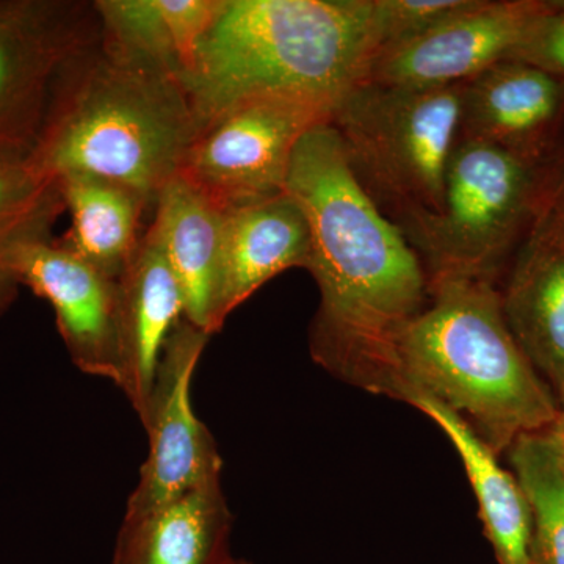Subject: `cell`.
Returning a JSON list of instances; mask_svg holds the SVG:
<instances>
[{
	"label": "cell",
	"mask_w": 564,
	"mask_h": 564,
	"mask_svg": "<svg viewBox=\"0 0 564 564\" xmlns=\"http://www.w3.org/2000/svg\"><path fill=\"white\" fill-rule=\"evenodd\" d=\"M285 193L310 225L306 270L321 293L311 358L344 383L399 400L400 343L430 302L421 258L359 187L329 122L300 140Z\"/></svg>",
	"instance_id": "1"
},
{
	"label": "cell",
	"mask_w": 564,
	"mask_h": 564,
	"mask_svg": "<svg viewBox=\"0 0 564 564\" xmlns=\"http://www.w3.org/2000/svg\"><path fill=\"white\" fill-rule=\"evenodd\" d=\"M377 52L372 0H225L181 82L199 132L261 99L333 115Z\"/></svg>",
	"instance_id": "2"
},
{
	"label": "cell",
	"mask_w": 564,
	"mask_h": 564,
	"mask_svg": "<svg viewBox=\"0 0 564 564\" xmlns=\"http://www.w3.org/2000/svg\"><path fill=\"white\" fill-rule=\"evenodd\" d=\"M400 402L415 393L454 411L496 454L558 423L554 391L508 328L500 291L484 281L430 288L399 348Z\"/></svg>",
	"instance_id": "3"
},
{
	"label": "cell",
	"mask_w": 564,
	"mask_h": 564,
	"mask_svg": "<svg viewBox=\"0 0 564 564\" xmlns=\"http://www.w3.org/2000/svg\"><path fill=\"white\" fill-rule=\"evenodd\" d=\"M199 128L180 76L101 41L31 159L61 180L91 174L155 206Z\"/></svg>",
	"instance_id": "4"
},
{
	"label": "cell",
	"mask_w": 564,
	"mask_h": 564,
	"mask_svg": "<svg viewBox=\"0 0 564 564\" xmlns=\"http://www.w3.org/2000/svg\"><path fill=\"white\" fill-rule=\"evenodd\" d=\"M463 84L400 88L361 82L332 120L348 169L370 202L400 229L436 214L459 141Z\"/></svg>",
	"instance_id": "5"
},
{
	"label": "cell",
	"mask_w": 564,
	"mask_h": 564,
	"mask_svg": "<svg viewBox=\"0 0 564 564\" xmlns=\"http://www.w3.org/2000/svg\"><path fill=\"white\" fill-rule=\"evenodd\" d=\"M552 162L459 139L440 210L402 232L421 258L430 288L444 281L497 285L532 231Z\"/></svg>",
	"instance_id": "6"
},
{
	"label": "cell",
	"mask_w": 564,
	"mask_h": 564,
	"mask_svg": "<svg viewBox=\"0 0 564 564\" xmlns=\"http://www.w3.org/2000/svg\"><path fill=\"white\" fill-rule=\"evenodd\" d=\"M93 2L0 0V162H29L101 46Z\"/></svg>",
	"instance_id": "7"
},
{
	"label": "cell",
	"mask_w": 564,
	"mask_h": 564,
	"mask_svg": "<svg viewBox=\"0 0 564 564\" xmlns=\"http://www.w3.org/2000/svg\"><path fill=\"white\" fill-rule=\"evenodd\" d=\"M332 113L289 99H261L226 111L198 133L180 176L223 212L285 193L300 140Z\"/></svg>",
	"instance_id": "8"
},
{
	"label": "cell",
	"mask_w": 564,
	"mask_h": 564,
	"mask_svg": "<svg viewBox=\"0 0 564 564\" xmlns=\"http://www.w3.org/2000/svg\"><path fill=\"white\" fill-rule=\"evenodd\" d=\"M212 336L182 318L163 345L150 406L141 422L148 455L122 518H139L223 478L217 441L195 413L192 383Z\"/></svg>",
	"instance_id": "9"
},
{
	"label": "cell",
	"mask_w": 564,
	"mask_h": 564,
	"mask_svg": "<svg viewBox=\"0 0 564 564\" xmlns=\"http://www.w3.org/2000/svg\"><path fill=\"white\" fill-rule=\"evenodd\" d=\"M549 0H467L419 35L375 54L364 82L400 88L464 84L510 61L530 22Z\"/></svg>",
	"instance_id": "10"
},
{
	"label": "cell",
	"mask_w": 564,
	"mask_h": 564,
	"mask_svg": "<svg viewBox=\"0 0 564 564\" xmlns=\"http://www.w3.org/2000/svg\"><path fill=\"white\" fill-rule=\"evenodd\" d=\"M0 263L51 304L74 366L117 386V280L54 240L21 245Z\"/></svg>",
	"instance_id": "11"
},
{
	"label": "cell",
	"mask_w": 564,
	"mask_h": 564,
	"mask_svg": "<svg viewBox=\"0 0 564 564\" xmlns=\"http://www.w3.org/2000/svg\"><path fill=\"white\" fill-rule=\"evenodd\" d=\"M459 139L536 163L564 150V79L530 63L503 61L463 84Z\"/></svg>",
	"instance_id": "12"
},
{
	"label": "cell",
	"mask_w": 564,
	"mask_h": 564,
	"mask_svg": "<svg viewBox=\"0 0 564 564\" xmlns=\"http://www.w3.org/2000/svg\"><path fill=\"white\" fill-rule=\"evenodd\" d=\"M118 388L140 423L147 417L163 345L184 318L180 281L148 228L117 280Z\"/></svg>",
	"instance_id": "13"
},
{
	"label": "cell",
	"mask_w": 564,
	"mask_h": 564,
	"mask_svg": "<svg viewBox=\"0 0 564 564\" xmlns=\"http://www.w3.org/2000/svg\"><path fill=\"white\" fill-rule=\"evenodd\" d=\"M310 256V225L302 207L288 193L226 212L212 336L274 276L285 270H306Z\"/></svg>",
	"instance_id": "14"
},
{
	"label": "cell",
	"mask_w": 564,
	"mask_h": 564,
	"mask_svg": "<svg viewBox=\"0 0 564 564\" xmlns=\"http://www.w3.org/2000/svg\"><path fill=\"white\" fill-rule=\"evenodd\" d=\"M223 478L139 518H122L111 564H239Z\"/></svg>",
	"instance_id": "15"
},
{
	"label": "cell",
	"mask_w": 564,
	"mask_h": 564,
	"mask_svg": "<svg viewBox=\"0 0 564 564\" xmlns=\"http://www.w3.org/2000/svg\"><path fill=\"white\" fill-rule=\"evenodd\" d=\"M508 328L536 372L564 400V245L529 234L500 291Z\"/></svg>",
	"instance_id": "16"
},
{
	"label": "cell",
	"mask_w": 564,
	"mask_h": 564,
	"mask_svg": "<svg viewBox=\"0 0 564 564\" xmlns=\"http://www.w3.org/2000/svg\"><path fill=\"white\" fill-rule=\"evenodd\" d=\"M225 214L177 174L158 196L151 228L184 293V318L210 334Z\"/></svg>",
	"instance_id": "17"
},
{
	"label": "cell",
	"mask_w": 564,
	"mask_h": 564,
	"mask_svg": "<svg viewBox=\"0 0 564 564\" xmlns=\"http://www.w3.org/2000/svg\"><path fill=\"white\" fill-rule=\"evenodd\" d=\"M432 419L454 444L478 503L486 538L499 564H533V518L521 485L503 469L463 417L430 397L415 393L406 402Z\"/></svg>",
	"instance_id": "18"
},
{
	"label": "cell",
	"mask_w": 564,
	"mask_h": 564,
	"mask_svg": "<svg viewBox=\"0 0 564 564\" xmlns=\"http://www.w3.org/2000/svg\"><path fill=\"white\" fill-rule=\"evenodd\" d=\"M58 181L70 214V229L61 243L118 280L143 239L141 220L151 204L131 188L91 174H66Z\"/></svg>",
	"instance_id": "19"
},
{
	"label": "cell",
	"mask_w": 564,
	"mask_h": 564,
	"mask_svg": "<svg viewBox=\"0 0 564 564\" xmlns=\"http://www.w3.org/2000/svg\"><path fill=\"white\" fill-rule=\"evenodd\" d=\"M533 518V564H564V436L556 429L524 434L507 451Z\"/></svg>",
	"instance_id": "20"
},
{
	"label": "cell",
	"mask_w": 564,
	"mask_h": 564,
	"mask_svg": "<svg viewBox=\"0 0 564 564\" xmlns=\"http://www.w3.org/2000/svg\"><path fill=\"white\" fill-rule=\"evenodd\" d=\"M63 210L61 181L32 162H0V258L21 245L50 242Z\"/></svg>",
	"instance_id": "21"
},
{
	"label": "cell",
	"mask_w": 564,
	"mask_h": 564,
	"mask_svg": "<svg viewBox=\"0 0 564 564\" xmlns=\"http://www.w3.org/2000/svg\"><path fill=\"white\" fill-rule=\"evenodd\" d=\"M467 0H372L378 51L433 28Z\"/></svg>",
	"instance_id": "22"
},
{
	"label": "cell",
	"mask_w": 564,
	"mask_h": 564,
	"mask_svg": "<svg viewBox=\"0 0 564 564\" xmlns=\"http://www.w3.org/2000/svg\"><path fill=\"white\" fill-rule=\"evenodd\" d=\"M510 61L530 63L564 79V0H549L530 22Z\"/></svg>",
	"instance_id": "23"
},
{
	"label": "cell",
	"mask_w": 564,
	"mask_h": 564,
	"mask_svg": "<svg viewBox=\"0 0 564 564\" xmlns=\"http://www.w3.org/2000/svg\"><path fill=\"white\" fill-rule=\"evenodd\" d=\"M530 234L564 245V150L549 170L543 199Z\"/></svg>",
	"instance_id": "24"
},
{
	"label": "cell",
	"mask_w": 564,
	"mask_h": 564,
	"mask_svg": "<svg viewBox=\"0 0 564 564\" xmlns=\"http://www.w3.org/2000/svg\"><path fill=\"white\" fill-rule=\"evenodd\" d=\"M20 282L7 267L0 263V317L10 310L20 291Z\"/></svg>",
	"instance_id": "25"
},
{
	"label": "cell",
	"mask_w": 564,
	"mask_h": 564,
	"mask_svg": "<svg viewBox=\"0 0 564 564\" xmlns=\"http://www.w3.org/2000/svg\"><path fill=\"white\" fill-rule=\"evenodd\" d=\"M556 426H558L560 432L564 433V400L562 403V413H560L558 423H556Z\"/></svg>",
	"instance_id": "26"
},
{
	"label": "cell",
	"mask_w": 564,
	"mask_h": 564,
	"mask_svg": "<svg viewBox=\"0 0 564 564\" xmlns=\"http://www.w3.org/2000/svg\"><path fill=\"white\" fill-rule=\"evenodd\" d=\"M239 564H254V563L248 562V560L240 558Z\"/></svg>",
	"instance_id": "27"
},
{
	"label": "cell",
	"mask_w": 564,
	"mask_h": 564,
	"mask_svg": "<svg viewBox=\"0 0 564 564\" xmlns=\"http://www.w3.org/2000/svg\"><path fill=\"white\" fill-rule=\"evenodd\" d=\"M556 429H558V426H556ZM563 436H564V433H563Z\"/></svg>",
	"instance_id": "28"
}]
</instances>
